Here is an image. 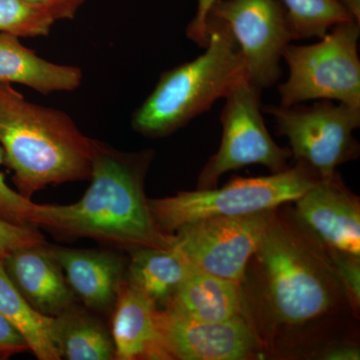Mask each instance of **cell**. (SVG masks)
Returning <instances> with one entry per match:
<instances>
[{"label": "cell", "instance_id": "603a6c76", "mask_svg": "<svg viewBox=\"0 0 360 360\" xmlns=\"http://www.w3.org/2000/svg\"><path fill=\"white\" fill-rule=\"evenodd\" d=\"M329 266L340 284L341 290L347 293L348 300L354 309L360 303V257L338 251L328 250Z\"/></svg>", "mask_w": 360, "mask_h": 360}, {"label": "cell", "instance_id": "8fae6325", "mask_svg": "<svg viewBox=\"0 0 360 360\" xmlns=\"http://www.w3.org/2000/svg\"><path fill=\"white\" fill-rule=\"evenodd\" d=\"M156 321L170 360H243L258 347L245 315L224 321H200L165 307L158 309Z\"/></svg>", "mask_w": 360, "mask_h": 360}, {"label": "cell", "instance_id": "4fadbf2b", "mask_svg": "<svg viewBox=\"0 0 360 360\" xmlns=\"http://www.w3.org/2000/svg\"><path fill=\"white\" fill-rule=\"evenodd\" d=\"M4 269L33 309L56 317L77 304L60 264L49 245L25 246L4 258Z\"/></svg>", "mask_w": 360, "mask_h": 360}, {"label": "cell", "instance_id": "484cf974", "mask_svg": "<svg viewBox=\"0 0 360 360\" xmlns=\"http://www.w3.org/2000/svg\"><path fill=\"white\" fill-rule=\"evenodd\" d=\"M30 347L20 331L0 314V359L28 352Z\"/></svg>", "mask_w": 360, "mask_h": 360}, {"label": "cell", "instance_id": "ba28073f", "mask_svg": "<svg viewBox=\"0 0 360 360\" xmlns=\"http://www.w3.org/2000/svg\"><path fill=\"white\" fill-rule=\"evenodd\" d=\"M260 96L262 90L245 79L225 96L221 142L201 170L196 189L214 188L222 175L248 165H264L272 174L290 168V149L279 146L269 134Z\"/></svg>", "mask_w": 360, "mask_h": 360}, {"label": "cell", "instance_id": "52a82bcc", "mask_svg": "<svg viewBox=\"0 0 360 360\" xmlns=\"http://www.w3.org/2000/svg\"><path fill=\"white\" fill-rule=\"evenodd\" d=\"M277 134L290 141L292 158L311 169L319 179L335 176L336 168L355 160L359 142L354 131L360 127V108L333 101L314 105H267Z\"/></svg>", "mask_w": 360, "mask_h": 360}, {"label": "cell", "instance_id": "7c38bea8", "mask_svg": "<svg viewBox=\"0 0 360 360\" xmlns=\"http://www.w3.org/2000/svg\"><path fill=\"white\" fill-rule=\"evenodd\" d=\"M293 202L296 219L323 248L360 257L359 198L338 174L319 179Z\"/></svg>", "mask_w": 360, "mask_h": 360}, {"label": "cell", "instance_id": "d6986e66", "mask_svg": "<svg viewBox=\"0 0 360 360\" xmlns=\"http://www.w3.org/2000/svg\"><path fill=\"white\" fill-rule=\"evenodd\" d=\"M129 253L125 281L156 307L167 304L193 266L172 248H139Z\"/></svg>", "mask_w": 360, "mask_h": 360}, {"label": "cell", "instance_id": "9c48e42d", "mask_svg": "<svg viewBox=\"0 0 360 360\" xmlns=\"http://www.w3.org/2000/svg\"><path fill=\"white\" fill-rule=\"evenodd\" d=\"M274 217V212H264L198 220L172 233L170 248L196 269L241 285Z\"/></svg>", "mask_w": 360, "mask_h": 360}, {"label": "cell", "instance_id": "7a4b0ae2", "mask_svg": "<svg viewBox=\"0 0 360 360\" xmlns=\"http://www.w3.org/2000/svg\"><path fill=\"white\" fill-rule=\"evenodd\" d=\"M0 146L27 200L51 184L91 175L94 139L66 113L26 101L13 84H0Z\"/></svg>", "mask_w": 360, "mask_h": 360}, {"label": "cell", "instance_id": "44dd1931", "mask_svg": "<svg viewBox=\"0 0 360 360\" xmlns=\"http://www.w3.org/2000/svg\"><path fill=\"white\" fill-rule=\"evenodd\" d=\"M281 4L293 40L322 39L333 26L357 20L345 0H281Z\"/></svg>", "mask_w": 360, "mask_h": 360}, {"label": "cell", "instance_id": "2e32d148", "mask_svg": "<svg viewBox=\"0 0 360 360\" xmlns=\"http://www.w3.org/2000/svg\"><path fill=\"white\" fill-rule=\"evenodd\" d=\"M82 82L80 68L40 58L21 44L20 37L0 32V84H22L49 94L73 91Z\"/></svg>", "mask_w": 360, "mask_h": 360}, {"label": "cell", "instance_id": "e0dca14e", "mask_svg": "<svg viewBox=\"0 0 360 360\" xmlns=\"http://www.w3.org/2000/svg\"><path fill=\"white\" fill-rule=\"evenodd\" d=\"M165 307L196 321H224L243 315V296L240 284L193 265Z\"/></svg>", "mask_w": 360, "mask_h": 360}, {"label": "cell", "instance_id": "9a60e30c", "mask_svg": "<svg viewBox=\"0 0 360 360\" xmlns=\"http://www.w3.org/2000/svg\"><path fill=\"white\" fill-rule=\"evenodd\" d=\"M155 302L123 281L111 319L115 360H170L156 321Z\"/></svg>", "mask_w": 360, "mask_h": 360}, {"label": "cell", "instance_id": "83f0119b", "mask_svg": "<svg viewBox=\"0 0 360 360\" xmlns=\"http://www.w3.org/2000/svg\"><path fill=\"white\" fill-rule=\"evenodd\" d=\"M28 4L47 11L56 21L71 20L85 0H25Z\"/></svg>", "mask_w": 360, "mask_h": 360}, {"label": "cell", "instance_id": "f1b7e54d", "mask_svg": "<svg viewBox=\"0 0 360 360\" xmlns=\"http://www.w3.org/2000/svg\"><path fill=\"white\" fill-rule=\"evenodd\" d=\"M359 348L352 345H338V347L329 348L321 355V359L326 360H359Z\"/></svg>", "mask_w": 360, "mask_h": 360}, {"label": "cell", "instance_id": "d4e9b609", "mask_svg": "<svg viewBox=\"0 0 360 360\" xmlns=\"http://www.w3.org/2000/svg\"><path fill=\"white\" fill-rule=\"evenodd\" d=\"M46 245L39 227L20 225L0 219V258L25 246Z\"/></svg>", "mask_w": 360, "mask_h": 360}, {"label": "cell", "instance_id": "277c9868", "mask_svg": "<svg viewBox=\"0 0 360 360\" xmlns=\"http://www.w3.org/2000/svg\"><path fill=\"white\" fill-rule=\"evenodd\" d=\"M264 276L267 302L276 321L302 324L335 304L336 281L328 260L310 250L274 217L255 252Z\"/></svg>", "mask_w": 360, "mask_h": 360}, {"label": "cell", "instance_id": "3957f363", "mask_svg": "<svg viewBox=\"0 0 360 360\" xmlns=\"http://www.w3.org/2000/svg\"><path fill=\"white\" fill-rule=\"evenodd\" d=\"M208 44L201 56L160 75L134 111L132 129L149 139L174 134L248 79L243 56L224 21L207 18Z\"/></svg>", "mask_w": 360, "mask_h": 360}, {"label": "cell", "instance_id": "cb8c5ba5", "mask_svg": "<svg viewBox=\"0 0 360 360\" xmlns=\"http://www.w3.org/2000/svg\"><path fill=\"white\" fill-rule=\"evenodd\" d=\"M6 165L4 149L0 146V167ZM35 203L13 191L0 172V219L20 225H32Z\"/></svg>", "mask_w": 360, "mask_h": 360}, {"label": "cell", "instance_id": "ac0fdd59", "mask_svg": "<svg viewBox=\"0 0 360 360\" xmlns=\"http://www.w3.org/2000/svg\"><path fill=\"white\" fill-rule=\"evenodd\" d=\"M51 338L60 359L115 360L110 331L77 303L52 317Z\"/></svg>", "mask_w": 360, "mask_h": 360}, {"label": "cell", "instance_id": "4316f807", "mask_svg": "<svg viewBox=\"0 0 360 360\" xmlns=\"http://www.w3.org/2000/svg\"><path fill=\"white\" fill-rule=\"evenodd\" d=\"M217 0H198L195 15L186 27L187 39L205 49L208 44L207 18Z\"/></svg>", "mask_w": 360, "mask_h": 360}, {"label": "cell", "instance_id": "8992f818", "mask_svg": "<svg viewBox=\"0 0 360 360\" xmlns=\"http://www.w3.org/2000/svg\"><path fill=\"white\" fill-rule=\"evenodd\" d=\"M360 21L331 28L321 41L288 44L283 58L290 77L278 85L281 104L292 106L309 101H333L360 108Z\"/></svg>", "mask_w": 360, "mask_h": 360}, {"label": "cell", "instance_id": "6da1fadb", "mask_svg": "<svg viewBox=\"0 0 360 360\" xmlns=\"http://www.w3.org/2000/svg\"><path fill=\"white\" fill-rule=\"evenodd\" d=\"M153 151L123 153L94 139L91 184L72 205H37L32 225L66 238H86L131 250L170 248L149 207L144 181Z\"/></svg>", "mask_w": 360, "mask_h": 360}, {"label": "cell", "instance_id": "f546056e", "mask_svg": "<svg viewBox=\"0 0 360 360\" xmlns=\"http://www.w3.org/2000/svg\"><path fill=\"white\" fill-rule=\"evenodd\" d=\"M355 18L360 21V0H345Z\"/></svg>", "mask_w": 360, "mask_h": 360}, {"label": "cell", "instance_id": "30bf717a", "mask_svg": "<svg viewBox=\"0 0 360 360\" xmlns=\"http://www.w3.org/2000/svg\"><path fill=\"white\" fill-rule=\"evenodd\" d=\"M210 15L224 21L231 30L245 61L248 82L262 91L276 84L283 73L284 49L293 40L281 1L217 0Z\"/></svg>", "mask_w": 360, "mask_h": 360}, {"label": "cell", "instance_id": "ffe728a7", "mask_svg": "<svg viewBox=\"0 0 360 360\" xmlns=\"http://www.w3.org/2000/svg\"><path fill=\"white\" fill-rule=\"evenodd\" d=\"M0 314L20 331L37 359H60L51 338L52 317L39 314L26 302L7 276L4 258H0Z\"/></svg>", "mask_w": 360, "mask_h": 360}, {"label": "cell", "instance_id": "5bb4252c", "mask_svg": "<svg viewBox=\"0 0 360 360\" xmlns=\"http://www.w3.org/2000/svg\"><path fill=\"white\" fill-rule=\"evenodd\" d=\"M49 248L84 307L90 311H112L127 274L124 258L110 250Z\"/></svg>", "mask_w": 360, "mask_h": 360}, {"label": "cell", "instance_id": "5b68a950", "mask_svg": "<svg viewBox=\"0 0 360 360\" xmlns=\"http://www.w3.org/2000/svg\"><path fill=\"white\" fill-rule=\"evenodd\" d=\"M319 180L311 169L297 163L269 176L236 177L220 188L181 191L148 203L161 231L172 234L182 225L208 217L274 212L297 200Z\"/></svg>", "mask_w": 360, "mask_h": 360}, {"label": "cell", "instance_id": "7402d4cb", "mask_svg": "<svg viewBox=\"0 0 360 360\" xmlns=\"http://www.w3.org/2000/svg\"><path fill=\"white\" fill-rule=\"evenodd\" d=\"M56 20L25 0H0V32L18 37H45Z\"/></svg>", "mask_w": 360, "mask_h": 360}]
</instances>
